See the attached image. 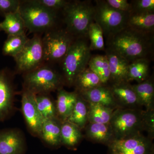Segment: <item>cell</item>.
Instances as JSON below:
<instances>
[{"label": "cell", "mask_w": 154, "mask_h": 154, "mask_svg": "<svg viewBox=\"0 0 154 154\" xmlns=\"http://www.w3.org/2000/svg\"><path fill=\"white\" fill-rule=\"evenodd\" d=\"M107 48L130 63L147 59L153 53V35L144 34L128 27L107 37Z\"/></svg>", "instance_id": "6da1fadb"}, {"label": "cell", "mask_w": 154, "mask_h": 154, "mask_svg": "<svg viewBox=\"0 0 154 154\" xmlns=\"http://www.w3.org/2000/svg\"><path fill=\"white\" fill-rule=\"evenodd\" d=\"M66 30L77 38H86L94 22V5L91 1L69 2L63 9Z\"/></svg>", "instance_id": "7a4b0ae2"}, {"label": "cell", "mask_w": 154, "mask_h": 154, "mask_svg": "<svg viewBox=\"0 0 154 154\" xmlns=\"http://www.w3.org/2000/svg\"><path fill=\"white\" fill-rule=\"evenodd\" d=\"M86 38L74 39L62 60L63 80L68 85L73 86L78 75L88 66L91 49Z\"/></svg>", "instance_id": "3957f363"}, {"label": "cell", "mask_w": 154, "mask_h": 154, "mask_svg": "<svg viewBox=\"0 0 154 154\" xmlns=\"http://www.w3.org/2000/svg\"><path fill=\"white\" fill-rule=\"evenodd\" d=\"M63 77L49 67L40 66L25 73L24 88L35 95L49 94L62 88Z\"/></svg>", "instance_id": "277c9868"}, {"label": "cell", "mask_w": 154, "mask_h": 154, "mask_svg": "<svg viewBox=\"0 0 154 154\" xmlns=\"http://www.w3.org/2000/svg\"><path fill=\"white\" fill-rule=\"evenodd\" d=\"M19 12L25 28L31 32L49 29L54 25L57 19L56 12L44 8L36 0L21 2Z\"/></svg>", "instance_id": "5b68a950"}, {"label": "cell", "mask_w": 154, "mask_h": 154, "mask_svg": "<svg viewBox=\"0 0 154 154\" xmlns=\"http://www.w3.org/2000/svg\"><path fill=\"white\" fill-rule=\"evenodd\" d=\"M144 111L134 108L116 109L110 122L114 138H121L144 130Z\"/></svg>", "instance_id": "8992f818"}, {"label": "cell", "mask_w": 154, "mask_h": 154, "mask_svg": "<svg viewBox=\"0 0 154 154\" xmlns=\"http://www.w3.org/2000/svg\"><path fill=\"white\" fill-rule=\"evenodd\" d=\"M95 2L94 22L102 28L105 36H112L126 27L129 13L113 8L105 1Z\"/></svg>", "instance_id": "52a82bcc"}, {"label": "cell", "mask_w": 154, "mask_h": 154, "mask_svg": "<svg viewBox=\"0 0 154 154\" xmlns=\"http://www.w3.org/2000/svg\"><path fill=\"white\" fill-rule=\"evenodd\" d=\"M66 30L50 31L42 38L45 60L57 62L63 60L74 41Z\"/></svg>", "instance_id": "ba28073f"}, {"label": "cell", "mask_w": 154, "mask_h": 154, "mask_svg": "<svg viewBox=\"0 0 154 154\" xmlns=\"http://www.w3.org/2000/svg\"><path fill=\"white\" fill-rule=\"evenodd\" d=\"M108 146L110 154H154L152 140L142 133L114 138Z\"/></svg>", "instance_id": "9c48e42d"}, {"label": "cell", "mask_w": 154, "mask_h": 154, "mask_svg": "<svg viewBox=\"0 0 154 154\" xmlns=\"http://www.w3.org/2000/svg\"><path fill=\"white\" fill-rule=\"evenodd\" d=\"M14 59L20 72L26 73L41 66L45 60L42 38L38 35L28 38L23 49Z\"/></svg>", "instance_id": "30bf717a"}, {"label": "cell", "mask_w": 154, "mask_h": 154, "mask_svg": "<svg viewBox=\"0 0 154 154\" xmlns=\"http://www.w3.org/2000/svg\"><path fill=\"white\" fill-rule=\"evenodd\" d=\"M36 95L23 89L21 99V110L29 133L39 137L43 124V118L36 106Z\"/></svg>", "instance_id": "8fae6325"}, {"label": "cell", "mask_w": 154, "mask_h": 154, "mask_svg": "<svg viewBox=\"0 0 154 154\" xmlns=\"http://www.w3.org/2000/svg\"><path fill=\"white\" fill-rule=\"evenodd\" d=\"M15 91L8 70H0V122L11 117L15 111Z\"/></svg>", "instance_id": "7c38bea8"}, {"label": "cell", "mask_w": 154, "mask_h": 154, "mask_svg": "<svg viewBox=\"0 0 154 154\" xmlns=\"http://www.w3.org/2000/svg\"><path fill=\"white\" fill-rule=\"evenodd\" d=\"M27 147L26 137L21 129L0 130V154H25Z\"/></svg>", "instance_id": "4fadbf2b"}, {"label": "cell", "mask_w": 154, "mask_h": 154, "mask_svg": "<svg viewBox=\"0 0 154 154\" xmlns=\"http://www.w3.org/2000/svg\"><path fill=\"white\" fill-rule=\"evenodd\" d=\"M109 63L110 79L113 83L128 82L130 63L111 50L107 48L106 54Z\"/></svg>", "instance_id": "5bb4252c"}, {"label": "cell", "mask_w": 154, "mask_h": 154, "mask_svg": "<svg viewBox=\"0 0 154 154\" xmlns=\"http://www.w3.org/2000/svg\"><path fill=\"white\" fill-rule=\"evenodd\" d=\"M79 94L89 103L99 104L111 108L118 105L110 87L105 85L96 87Z\"/></svg>", "instance_id": "9a60e30c"}, {"label": "cell", "mask_w": 154, "mask_h": 154, "mask_svg": "<svg viewBox=\"0 0 154 154\" xmlns=\"http://www.w3.org/2000/svg\"><path fill=\"white\" fill-rule=\"evenodd\" d=\"M62 122L58 119L44 120L38 138L45 144L52 148H56L62 145Z\"/></svg>", "instance_id": "2e32d148"}, {"label": "cell", "mask_w": 154, "mask_h": 154, "mask_svg": "<svg viewBox=\"0 0 154 154\" xmlns=\"http://www.w3.org/2000/svg\"><path fill=\"white\" fill-rule=\"evenodd\" d=\"M110 88L117 104L131 108L140 105L132 85L128 82L113 83Z\"/></svg>", "instance_id": "e0dca14e"}, {"label": "cell", "mask_w": 154, "mask_h": 154, "mask_svg": "<svg viewBox=\"0 0 154 154\" xmlns=\"http://www.w3.org/2000/svg\"><path fill=\"white\" fill-rule=\"evenodd\" d=\"M56 102L57 117L62 122L66 121L73 110L79 94L75 91L68 92L63 88L57 91Z\"/></svg>", "instance_id": "ac0fdd59"}, {"label": "cell", "mask_w": 154, "mask_h": 154, "mask_svg": "<svg viewBox=\"0 0 154 154\" xmlns=\"http://www.w3.org/2000/svg\"><path fill=\"white\" fill-rule=\"evenodd\" d=\"M127 27L144 34L153 35L154 13H129Z\"/></svg>", "instance_id": "d6986e66"}, {"label": "cell", "mask_w": 154, "mask_h": 154, "mask_svg": "<svg viewBox=\"0 0 154 154\" xmlns=\"http://www.w3.org/2000/svg\"><path fill=\"white\" fill-rule=\"evenodd\" d=\"M140 105L146 107V110H154V85L152 78L132 85Z\"/></svg>", "instance_id": "ffe728a7"}, {"label": "cell", "mask_w": 154, "mask_h": 154, "mask_svg": "<svg viewBox=\"0 0 154 154\" xmlns=\"http://www.w3.org/2000/svg\"><path fill=\"white\" fill-rule=\"evenodd\" d=\"M87 136L99 143L109 144L114 138L110 123H89L85 128Z\"/></svg>", "instance_id": "44dd1931"}, {"label": "cell", "mask_w": 154, "mask_h": 154, "mask_svg": "<svg viewBox=\"0 0 154 154\" xmlns=\"http://www.w3.org/2000/svg\"><path fill=\"white\" fill-rule=\"evenodd\" d=\"M82 138L81 128L67 121L63 122L61 126L62 145L69 149L75 148Z\"/></svg>", "instance_id": "7402d4cb"}, {"label": "cell", "mask_w": 154, "mask_h": 154, "mask_svg": "<svg viewBox=\"0 0 154 154\" xmlns=\"http://www.w3.org/2000/svg\"><path fill=\"white\" fill-rule=\"evenodd\" d=\"M102 85L98 76L88 66L78 75L73 86L79 94Z\"/></svg>", "instance_id": "603a6c76"}, {"label": "cell", "mask_w": 154, "mask_h": 154, "mask_svg": "<svg viewBox=\"0 0 154 154\" xmlns=\"http://www.w3.org/2000/svg\"><path fill=\"white\" fill-rule=\"evenodd\" d=\"M5 19L0 22V31H3L10 35H16L25 33V23L19 11L6 14Z\"/></svg>", "instance_id": "cb8c5ba5"}, {"label": "cell", "mask_w": 154, "mask_h": 154, "mask_svg": "<svg viewBox=\"0 0 154 154\" xmlns=\"http://www.w3.org/2000/svg\"><path fill=\"white\" fill-rule=\"evenodd\" d=\"M49 95L41 94L35 96L36 106L44 120L58 119L56 102Z\"/></svg>", "instance_id": "d4e9b609"}, {"label": "cell", "mask_w": 154, "mask_h": 154, "mask_svg": "<svg viewBox=\"0 0 154 154\" xmlns=\"http://www.w3.org/2000/svg\"><path fill=\"white\" fill-rule=\"evenodd\" d=\"M88 102L79 94L73 110L66 121L71 122L81 129H82L86 126L88 121Z\"/></svg>", "instance_id": "484cf974"}, {"label": "cell", "mask_w": 154, "mask_h": 154, "mask_svg": "<svg viewBox=\"0 0 154 154\" xmlns=\"http://www.w3.org/2000/svg\"><path fill=\"white\" fill-rule=\"evenodd\" d=\"M149 60L140 59L130 63L128 67V82L135 81L142 82L149 78Z\"/></svg>", "instance_id": "4316f807"}, {"label": "cell", "mask_w": 154, "mask_h": 154, "mask_svg": "<svg viewBox=\"0 0 154 154\" xmlns=\"http://www.w3.org/2000/svg\"><path fill=\"white\" fill-rule=\"evenodd\" d=\"M88 67L98 76L103 85H106L110 81L109 63L106 55L91 57Z\"/></svg>", "instance_id": "83f0119b"}, {"label": "cell", "mask_w": 154, "mask_h": 154, "mask_svg": "<svg viewBox=\"0 0 154 154\" xmlns=\"http://www.w3.org/2000/svg\"><path fill=\"white\" fill-rule=\"evenodd\" d=\"M88 103V120L90 123H110L114 111L113 108L99 104Z\"/></svg>", "instance_id": "f1b7e54d"}, {"label": "cell", "mask_w": 154, "mask_h": 154, "mask_svg": "<svg viewBox=\"0 0 154 154\" xmlns=\"http://www.w3.org/2000/svg\"><path fill=\"white\" fill-rule=\"evenodd\" d=\"M28 39L25 33L8 36L3 45V54L15 57L23 49Z\"/></svg>", "instance_id": "f546056e"}, {"label": "cell", "mask_w": 154, "mask_h": 154, "mask_svg": "<svg viewBox=\"0 0 154 154\" xmlns=\"http://www.w3.org/2000/svg\"><path fill=\"white\" fill-rule=\"evenodd\" d=\"M103 31L97 23L94 22L90 26L88 36L91 41V50H103L105 49V42Z\"/></svg>", "instance_id": "4dcf8cb0"}, {"label": "cell", "mask_w": 154, "mask_h": 154, "mask_svg": "<svg viewBox=\"0 0 154 154\" xmlns=\"http://www.w3.org/2000/svg\"><path fill=\"white\" fill-rule=\"evenodd\" d=\"M133 13H154V0H135L130 2Z\"/></svg>", "instance_id": "1f68e13d"}, {"label": "cell", "mask_w": 154, "mask_h": 154, "mask_svg": "<svg viewBox=\"0 0 154 154\" xmlns=\"http://www.w3.org/2000/svg\"><path fill=\"white\" fill-rule=\"evenodd\" d=\"M21 2L18 0H0V14L5 16L18 12Z\"/></svg>", "instance_id": "d6a6232c"}, {"label": "cell", "mask_w": 154, "mask_h": 154, "mask_svg": "<svg viewBox=\"0 0 154 154\" xmlns=\"http://www.w3.org/2000/svg\"><path fill=\"white\" fill-rule=\"evenodd\" d=\"M144 127L148 134V137L152 140L154 137V110L144 111Z\"/></svg>", "instance_id": "836d02e7"}, {"label": "cell", "mask_w": 154, "mask_h": 154, "mask_svg": "<svg viewBox=\"0 0 154 154\" xmlns=\"http://www.w3.org/2000/svg\"><path fill=\"white\" fill-rule=\"evenodd\" d=\"M36 2L48 10L56 12L58 10L63 9L69 2L65 0H36Z\"/></svg>", "instance_id": "e575fe53"}, {"label": "cell", "mask_w": 154, "mask_h": 154, "mask_svg": "<svg viewBox=\"0 0 154 154\" xmlns=\"http://www.w3.org/2000/svg\"><path fill=\"white\" fill-rule=\"evenodd\" d=\"M106 3L113 8L122 11L130 13L131 5L127 0H105Z\"/></svg>", "instance_id": "d590c367"}]
</instances>
